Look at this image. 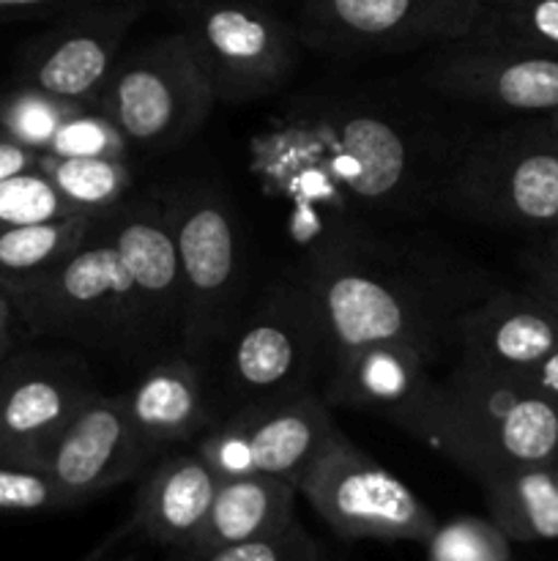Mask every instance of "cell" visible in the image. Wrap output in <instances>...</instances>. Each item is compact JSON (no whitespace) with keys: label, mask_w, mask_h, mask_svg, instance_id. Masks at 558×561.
Instances as JSON below:
<instances>
[{"label":"cell","mask_w":558,"mask_h":561,"mask_svg":"<svg viewBox=\"0 0 558 561\" xmlns=\"http://www.w3.org/2000/svg\"><path fill=\"white\" fill-rule=\"evenodd\" d=\"M457 153L441 151L425 126L375 104L306 110L260 140L263 168L301 208H410L430 192L441 197Z\"/></svg>","instance_id":"cell-1"},{"label":"cell","mask_w":558,"mask_h":561,"mask_svg":"<svg viewBox=\"0 0 558 561\" xmlns=\"http://www.w3.org/2000/svg\"><path fill=\"white\" fill-rule=\"evenodd\" d=\"M304 279L321 310L332 359L372 345H397L435 365L452 340L457 312H449L425 279L345 244L342 236L321 244Z\"/></svg>","instance_id":"cell-2"},{"label":"cell","mask_w":558,"mask_h":561,"mask_svg":"<svg viewBox=\"0 0 558 561\" xmlns=\"http://www.w3.org/2000/svg\"><path fill=\"white\" fill-rule=\"evenodd\" d=\"M427 447L446 455L476 482L514 466L558 460V403L523 376L460 359L438 378Z\"/></svg>","instance_id":"cell-3"},{"label":"cell","mask_w":558,"mask_h":561,"mask_svg":"<svg viewBox=\"0 0 558 561\" xmlns=\"http://www.w3.org/2000/svg\"><path fill=\"white\" fill-rule=\"evenodd\" d=\"M441 203L492 228L550 230L558 217V137L545 118L503 126L460 148Z\"/></svg>","instance_id":"cell-4"},{"label":"cell","mask_w":558,"mask_h":561,"mask_svg":"<svg viewBox=\"0 0 558 561\" xmlns=\"http://www.w3.org/2000/svg\"><path fill=\"white\" fill-rule=\"evenodd\" d=\"M178 255L181 354L200 370L230 343L241 294V236L228 197L213 186H186L167 203Z\"/></svg>","instance_id":"cell-5"},{"label":"cell","mask_w":558,"mask_h":561,"mask_svg":"<svg viewBox=\"0 0 558 561\" xmlns=\"http://www.w3.org/2000/svg\"><path fill=\"white\" fill-rule=\"evenodd\" d=\"M213 104L217 96L189 42L175 31L120 55L91 107L131 148L164 151L189 140L206 124Z\"/></svg>","instance_id":"cell-6"},{"label":"cell","mask_w":558,"mask_h":561,"mask_svg":"<svg viewBox=\"0 0 558 561\" xmlns=\"http://www.w3.org/2000/svg\"><path fill=\"white\" fill-rule=\"evenodd\" d=\"M11 307L31 332L113 354H142L135 296L118 250L93 225L80 250L22 294Z\"/></svg>","instance_id":"cell-7"},{"label":"cell","mask_w":558,"mask_h":561,"mask_svg":"<svg viewBox=\"0 0 558 561\" xmlns=\"http://www.w3.org/2000/svg\"><path fill=\"white\" fill-rule=\"evenodd\" d=\"M228 345L224 383L233 409L315 389V378L328 370L332 359L326 327L306 279H282L266 288Z\"/></svg>","instance_id":"cell-8"},{"label":"cell","mask_w":558,"mask_h":561,"mask_svg":"<svg viewBox=\"0 0 558 561\" xmlns=\"http://www.w3.org/2000/svg\"><path fill=\"white\" fill-rule=\"evenodd\" d=\"M178 14L217 104L279 91L299 60V33L257 0H178Z\"/></svg>","instance_id":"cell-9"},{"label":"cell","mask_w":558,"mask_h":561,"mask_svg":"<svg viewBox=\"0 0 558 561\" xmlns=\"http://www.w3.org/2000/svg\"><path fill=\"white\" fill-rule=\"evenodd\" d=\"M299 496L345 540L419 542L435 531V515L399 477L337 431L323 442L295 482Z\"/></svg>","instance_id":"cell-10"},{"label":"cell","mask_w":558,"mask_h":561,"mask_svg":"<svg viewBox=\"0 0 558 561\" xmlns=\"http://www.w3.org/2000/svg\"><path fill=\"white\" fill-rule=\"evenodd\" d=\"M334 431L332 405L323 392L299 389L239 405L191 447L219 480L266 474L295 485Z\"/></svg>","instance_id":"cell-11"},{"label":"cell","mask_w":558,"mask_h":561,"mask_svg":"<svg viewBox=\"0 0 558 561\" xmlns=\"http://www.w3.org/2000/svg\"><path fill=\"white\" fill-rule=\"evenodd\" d=\"M481 0H304L299 38L321 53H403L470 36Z\"/></svg>","instance_id":"cell-12"},{"label":"cell","mask_w":558,"mask_h":561,"mask_svg":"<svg viewBox=\"0 0 558 561\" xmlns=\"http://www.w3.org/2000/svg\"><path fill=\"white\" fill-rule=\"evenodd\" d=\"M96 394L91 370L74 356L0 362V463L47 471L58 438Z\"/></svg>","instance_id":"cell-13"},{"label":"cell","mask_w":558,"mask_h":561,"mask_svg":"<svg viewBox=\"0 0 558 561\" xmlns=\"http://www.w3.org/2000/svg\"><path fill=\"white\" fill-rule=\"evenodd\" d=\"M142 11L146 0H126L60 16L22 49L16 85L91 107Z\"/></svg>","instance_id":"cell-14"},{"label":"cell","mask_w":558,"mask_h":561,"mask_svg":"<svg viewBox=\"0 0 558 561\" xmlns=\"http://www.w3.org/2000/svg\"><path fill=\"white\" fill-rule=\"evenodd\" d=\"M96 230L118 250L135 296L142 351L162 345L181 329V283L167 206L156 201L120 203L96 217Z\"/></svg>","instance_id":"cell-15"},{"label":"cell","mask_w":558,"mask_h":561,"mask_svg":"<svg viewBox=\"0 0 558 561\" xmlns=\"http://www.w3.org/2000/svg\"><path fill=\"white\" fill-rule=\"evenodd\" d=\"M425 82L449 99L512 113L558 110V55L449 42L427 60Z\"/></svg>","instance_id":"cell-16"},{"label":"cell","mask_w":558,"mask_h":561,"mask_svg":"<svg viewBox=\"0 0 558 561\" xmlns=\"http://www.w3.org/2000/svg\"><path fill=\"white\" fill-rule=\"evenodd\" d=\"M151 460V453L137 436L124 394L98 392L58 438L47 471L71 507H80L140 477Z\"/></svg>","instance_id":"cell-17"},{"label":"cell","mask_w":558,"mask_h":561,"mask_svg":"<svg viewBox=\"0 0 558 561\" xmlns=\"http://www.w3.org/2000/svg\"><path fill=\"white\" fill-rule=\"evenodd\" d=\"M323 398L328 405L372 411L427 442L438 400L432 365L416 351L372 345L328 362Z\"/></svg>","instance_id":"cell-18"},{"label":"cell","mask_w":558,"mask_h":561,"mask_svg":"<svg viewBox=\"0 0 558 561\" xmlns=\"http://www.w3.org/2000/svg\"><path fill=\"white\" fill-rule=\"evenodd\" d=\"M452 343L460 359L523 376L558 351V310L536 290H498L454 316Z\"/></svg>","instance_id":"cell-19"},{"label":"cell","mask_w":558,"mask_h":561,"mask_svg":"<svg viewBox=\"0 0 558 561\" xmlns=\"http://www.w3.org/2000/svg\"><path fill=\"white\" fill-rule=\"evenodd\" d=\"M200 373L178 351L148 365L135 387L124 392L137 436L151 458L178 444H195L217 422Z\"/></svg>","instance_id":"cell-20"},{"label":"cell","mask_w":558,"mask_h":561,"mask_svg":"<svg viewBox=\"0 0 558 561\" xmlns=\"http://www.w3.org/2000/svg\"><path fill=\"white\" fill-rule=\"evenodd\" d=\"M140 477L129 518L131 531L159 546L186 551L211 510L219 477L195 447L162 455Z\"/></svg>","instance_id":"cell-21"},{"label":"cell","mask_w":558,"mask_h":561,"mask_svg":"<svg viewBox=\"0 0 558 561\" xmlns=\"http://www.w3.org/2000/svg\"><path fill=\"white\" fill-rule=\"evenodd\" d=\"M295 496L299 488L279 477H224L219 480L200 531L181 553H208L277 535L295 524Z\"/></svg>","instance_id":"cell-22"},{"label":"cell","mask_w":558,"mask_h":561,"mask_svg":"<svg viewBox=\"0 0 558 561\" xmlns=\"http://www.w3.org/2000/svg\"><path fill=\"white\" fill-rule=\"evenodd\" d=\"M487 518L512 542H558V480L553 463L514 466L481 477Z\"/></svg>","instance_id":"cell-23"},{"label":"cell","mask_w":558,"mask_h":561,"mask_svg":"<svg viewBox=\"0 0 558 561\" xmlns=\"http://www.w3.org/2000/svg\"><path fill=\"white\" fill-rule=\"evenodd\" d=\"M93 225L91 214H71L0 233V290L14 296L47 277L91 239Z\"/></svg>","instance_id":"cell-24"},{"label":"cell","mask_w":558,"mask_h":561,"mask_svg":"<svg viewBox=\"0 0 558 561\" xmlns=\"http://www.w3.org/2000/svg\"><path fill=\"white\" fill-rule=\"evenodd\" d=\"M36 168L53 181L55 190L77 214H91V217H102L120 206L131 186V168L126 159L115 157L38 153Z\"/></svg>","instance_id":"cell-25"},{"label":"cell","mask_w":558,"mask_h":561,"mask_svg":"<svg viewBox=\"0 0 558 561\" xmlns=\"http://www.w3.org/2000/svg\"><path fill=\"white\" fill-rule=\"evenodd\" d=\"M463 42L558 55V0H481Z\"/></svg>","instance_id":"cell-26"},{"label":"cell","mask_w":558,"mask_h":561,"mask_svg":"<svg viewBox=\"0 0 558 561\" xmlns=\"http://www.w3.org/2000/svg\"><path fill=\"white\" fill-rule=\"evenodd\" d=\"M82 107L85 104L66 102V99L49 96L36 88L16 85L14 91L0 99V129L22 146L47 153L55 135Z\"/></svg>","instance_id":"cell-27"},{"label":"cell","mask_w":558,"mask_h":561,"mask_svg":"<svg viewBox=\"0 0 558 561\" xmlns=\"http://www.w3.org/2000/svg\"><path fill=\"white\" fill-rule=\"evenodd\" d=\"M425 553L427 561H512V540L490 518L460 515L435 526Z\"/></svg>","instance_id":"cell-28"},{"label":"cell","mask_w":558,"mask_h":561,"mask_svg":"<svg viewBox=\"0 0 558 561\" xmlns=\"http://www.w3.org/2000/svg\"><path fill=\"white\" fill-rule=\"evenodd\" d=\"M77 214L38 168L0 181V233Z\"/></svg>","instance_id":"cell-29"},{"label":"cell","mask_w":558,"mask_h":561,"mask_svg":"<svg viewBox=\"0 0 558 561\" xmlns=\"http://www.w3.org/2000/svg\"><path fill=\"white\" fill-rule=\"evenodd\" d=\"M178 561H326V553L315 537L295 520L277 535L208 553H181Z\"/></svg>","instance_id":"cell-30"},{"label":"cell","mask_w":558,"mask_h":561,"mask_svg":"<svg viewBox=\"0 0 558 561\" xmlns=\"http://www.w3.org/2000/svg\"><path fill=\"white\" fill-rule=\"evenodd\" d=\"M53 510H71V502L49 471L0 463V515H33Z\"/></svg>","instance_id":"cell-31"},{"label":"cell","mask_w":558,"mask_h":561,"mask_svg":"<svg viewBox=\"0 0 558 561\" xmlns=\"http://www.w3.org/2000/svg\"><path fill=\"white\" fill-rule=\"evenodd\" d=\"M131 151L129 142L124 140L118 129L104 118L98 110L82 107L80 113L71 115L63 129L55 135L53 146L47 153H60V157H115L126 159Z\"/></svg>","instance_id":"cell-32"},{"label":"cell","mask_w":558,"mask_h":561,"mask_svg":"<svg viewBox=\"0 0 558 561\" xmlns=\"http://www.w3.org/2000/svg\"><path fill=\"white\" fill-rule=\"evenodd\" d=\"M126 3V0H0V22L36 20V16H66L93 5Z\"/></svg>","instance_id":"cell-33"},{"label":"cell","mask_w":558,"mask_h":561,"mask_svg":"<svg viewBox=\"0 0 558 561\" xmlns=\"http://www.w3.org/2000/svg\"><path fill=\"white\" fill-rule=\"evenodd\" d=\"M38 164V151L22 146L14 137L5 135L0 129V181L9 179V175L25 173V170H33Z\"/></svg>","instance_id":"cell-34"},{"label":"cell","mask_w":558,"mask_h":561,"mask_svg":"<svg viewBox=\"0 0 558 561\" xmlns=\"http://www.w3.org/2000/svg\"><path fill=\"white\" fill-rule=\"evenodd\" d=\"M525 381L542 392L545 398H550L553 403H558V351H553L547 359H542L539 365L531 367L528 373H523Z\"/></svg>","instance_id":"cell-35"},{"label":"cell","mask_w":558,"mask_h":561,"mask_svg":"<svg viewBox=\"0 0 558 561\" xmlns=\"http://www.w3.org/2000/svg\"><path fill=\"white\" fill-rule=\"evenodd\" d=\"M129 531H131L129 524L118 526V529H113L107 537H102V540H98L96 546H93L91 551L85 553V557H80L77 561H109V559H113L115 548H118V542L124 540V537L129 535Z\"/></svg>","instance_id":"cell-36"},{"label":"cell","mask_w":558,"mask_h":561,"mask_svg":"<svg viewBox=\"0 0 558 561\" xmlns=\"http://www.w3.org/2000/svg\"><path fill=\"white\" fill-rule=\"evenodd\" d=\"M528 268H531V290H536L542 299H547L558 310V274L547 272V268H539V266H528Z\"/></svg>","instance_id":"cell-37"},{"label":"cell","mask_w":558,"mask_h":561,"mask_svg":"<svg viewBox=\"0 0 558 561\" xmlns=\"http://www.w3.org/2000/svg\"><path fill=\"white\" fill-rule=\"evenodd\" d=\"M528 266H539L547 268V272H556L558 274V236H547L545 244L528 257Z\"/></svg>","instance_id":"cell-38"},{"label":"cell","mask_w":558,"mask_h":561,"mask_svg":"<svg viewBox=\"0 0 558 561\" xmlns=\"http://www.w3.org/2000/svg\"><path fill=\"white\" fill-rule=\"evenodd\" d=\"M11 316H14V307H11L9 296L0 290V362L5 359L11 345Z\"/></svg>","instance_id":"cell-39"},{"label":"cell","mask_w":558,"mask_h":561,"mask_svg":"<svg viewBox=\"0 0 558 561\" xmlns=\"http://www.w3.org/2000/svg\"><path fill=\"white\" fill-rule=\"evenodd\" d=\"M545 121H547V126H550V129L556 131V137H558V110H556V113L545 115Z\"/></svg>","instance_id":"cell-40"},{"label":"cell","mask_w":558,"mask_h":561,"mask_svg":"<svg viewBox=\"0 0 558 561\" xmlns=\"http://www.w3.org/2000/svg\"><path fill=\"white\" fill-rule=\"evenodd\" d=\"M550 233L558 236V217H556V225H553V228H550Z\"/></svg>","instance_id":"cell-41"},{"label":"cell","mask_w":558,"mask_h":561,"mask_svg":"<svg viewBox=\"0 0 558 561\" xmlns=\"http://www.w3.org/2000/svg\"><path fill=\"white\" fill-rule=\"evenodd\" d=\"M553 471H556V480H558V460H556V463H553Z\"/></svg>","instance_id":"cell-42"}]
</instances>
